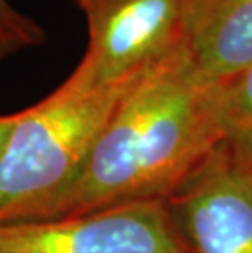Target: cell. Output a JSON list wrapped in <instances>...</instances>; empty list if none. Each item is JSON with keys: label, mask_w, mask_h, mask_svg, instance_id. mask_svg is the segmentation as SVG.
<instances>
[{"label": "cell", "mask_w": 252, "mask_h": 253, "mask_svg": "<svg viewBox=\"0 0 252 253\" xmlns=\"http://www.w3.org/2000/svg\"><path fill=\"white\" fill-rule=\"evenodd\" d=\"M184 41L208 79L233 82L252 64V0H184Z\"/></svg>", "instance_id": "6"}, {"label": "cell", "mask_w": 252, "mask_h": 253, "mask_svg": "<svg viewBox=\"0 0 252 253\" xmlns=\"http://www.w3.org/2000/svg\"><path fill=\"white\" fill-rule=\"evenodd\" d=\"M135 77L101 82L80 59L50 95L18 111L0 154V224L74 180Z\"/></svg>", "instance_id": "2"}, {"label": "cell", "mask_w": 252, "mask_h": 253, "mask_svg": "<svg viewBox=\"0 0 252 253\" xmlns=\"http://www.w3.org/2000/svg\"><path fill=\"white\" fill-rule=\"evenodd\" d=\"M87 23L82 56L101 82L131 79L184 41V0H74Z\"/></svg>", "instance_id": "5"}, {"label": "cell", "mask_w": 252, "mask_h": 253, "mask_svg": "<svg viewBox=\"0 0 252 253\" xmlns=\"http://www.w3.org/2000/svg\"><path fill=\"white\" fill-rule=\"evenodd\" d=\"M167 204L194 253H252V154L219 142Z\"/></svg>", "instance_id": "4"}, {"label": "cell", "mask_w": 252, "mask_h": 253, "mask_svg": "<svg viewBox=\"0 0 252 253\" xmlns=\"http://www.w3.org/2000/svg\"><path fill=\"white\" fill-rule=\"evenodd\" d=\"M0 253H194L167 201L0 224Z\"/></svg>", "instance_id": "3"}, {"label": "cell", "mask_w": 252, "mask_h": 253, "mask_svg": "<svg viewBox=\"0 0 252 253\" xmlns=\"http://www.w3.org/2000/svg\"><path fill=\"white\" fill-rule=\"evenodd\" d=\"M17 116H18V111L15 113H7V115H0V154H2V149L5 145V141H7L10 131L17 121Z\"/></svg>", "instance_id": "9"}, {"label": "cell", "mask_w": 252, "mask_h": 253, "mask_svg": "<svg viewBox=\"0 0 252 253\" xmlns=\"http://www.w3.org/2000/svg\"><path fill=\"white\" fill-rule=\"evenodd\" d=\"M48 42V31L10 0H0V64Z\"/></svg>", "instance_id": "8"}, {"label": "cell", "mask_w": 252, "mask_h": 253, "mask_svg": "<svg viewBox=\"0 0 252 253\" xmlns=\"http://www.w3.org/2000/svg\"><path fill=\"white\" fill-rule=\"evenodd\" d=\"M224 137L223 85L182 41L131 80L74 180L10 222L167 201Z\"/></svg>", "instance_id": "1"}, {"label": "cell", "mask_w": 252, "mask_h": 253, "mask_svg": "<svg viewBox=\"0 0 252 253\" xmlns=\"http://www.w3.org/2000/svg\"><path fill=\"white\" fill-rule=\"evenodd\" d=\"M224 141L252 154V64L223 85Z\"/></svg>", "instance_id": "7"}]
</instances>
